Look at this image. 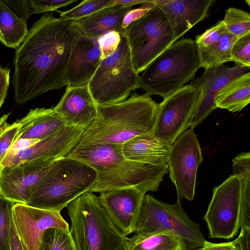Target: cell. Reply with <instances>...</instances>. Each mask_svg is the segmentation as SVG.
<instances>
[{
	"label": "cell",
	"instance_id": "1",
	"mask_svg": "<svg viewBox=\"0 0 250 250\" xmlns=\"http://www.w3.org/2000/svg\"><path fill=\"white\" fill-rule=\"evenodd\" d=\"M81 34L74 21L55 17L52 12L33 24L14 55L11 83L17 103L67 86V66Z\"/></svg>",
	"mask_w": 250,
	"mask_h": 250
},
{
	"label": "cell",
	"instance_id": "2",
	"mask_svg": "<svg viewBox=\"0 0 250 250\" xmlns=\"http://www.w3.org/2000/svg\"><path fill=\"white\" fill-rule=\"evenodd\" d=\"M158 106L150 95L137 93L120 103L97 104V117L79 143L123 145L136 136L152 133Z\"/></svg>",
	"mask_w": 250,
	"mask_h": 250
},
{
	"label": "cell",
	"instance_id": "3",
	"mask_svg": "<svg viewBox=\"0 0 250 250\" xmlns=\"http://www.w3.org/2000/svg\"><path fill=\"white\" fill-rule=\"evenodd\" d=\"M66 207L71 221L69 232L77 250H123L125 237L93 192H83Z\"/></svg>",
	"mask_w": 250,
	"mask_h": 250
},
{
	"label": "cell",
	"instance_id": "4",
	"mask_svg": "<svg viewBox=\"0 0 250 250\" xmlns=\"http://www.w3.org/2000/svg\"><path fill=\"white\" fill-rule=\"evenodd\" d=\"M200 68L195 41L186 38L173 42L139 76V87L163 99L194 79Z\"/></svg>",
	"mask_w": 250,
	"mask_h": 250
},
{
	"label": "cell",
	"instance_id": "5",
	"mask_svg": "<svg viewBox=\"0 0 250 250\" xmlns=\"http://www.w3.org/2000/svg\"><path fill=\"white\" fill-rule=\"evenodd\" d=\"M97 178V172L88 165L68 157L59 159L34 188L26 205L61 212L88 191Z\"/></svg>",
	"mask_w": 250,
	"mask_h": 250
},
{
	"label": "cell",
	"instance_id": "6",
	"mask_svg": "<svg viewBox=\"0 0 250 250\" xmlns=\"http://www.w3.org/2000/svg\"><path fill=\"white\" fill-rule=\"evenodd\" d=\"M133 232L139 236L169 234L182 239L187 250L203 247L208 243L201 231L200 224L190 219L180 200L168 204L148 194L143 197Z\"/></svg>",
	"mask_w": 250,
	"mask_h": 250
},
{
	"label": "cell",
	"instance_id": "7",
	"mask_svg": "<svg viewBox=\"0 0 250 250\" xmlns=\"http://www.w3.org/2000/svg\"><path fill=\"white\" fill-rule=\"evenodd\" d=\"M139 81L124 33L118 49L101 60L87 86L97 104L106 105L127 99L132 91L139 88Z\"/></svg>",
	"mask_w": 250,
	"mask_h": 250
},
{
	"label": "cell",
	"instance_id": "8",
	"mask_svg": "<svg viewBox=\"0 0 250 250\" xmlns=\"http://www.w3.org/2000/svg\"><path fill=\"white\" fill-rule=\"evenodd\" d=\"M124 34L138 74L173 43L169 23L155 5L145 15L130 24Z\"/></svg>",
	"mask_w": 250,
	"mask_h": 250
},
{
	"label": "cell",
	"instance_id": "9",
	"mask_svg": "<svg viewBox=\"0 0 250 250\" xmlns=\"http://www.w3.org/2000/svg\"><path fill=\"white\" fill-rule=\"evenodd\" d=\"M200 94V88L191 83L158 104L152 133L159 142L170 146L190 127Z\"/></svg>",
	"mask_w": 250,
	"mask_h": 250
},
{
	"label": "cell",
	"instance_id": "10",
	"mask_svg": "<svg viewBox=\"0 0 250 250\" xmlns=\"http://www.w3.org/2000/svg\"><path fill=\"white\" fill-rule=\"evenodd\" d=\"M212 197L204 216L209 237L233 238L241 229V183L231 175L213 189Z\"/></svg>",
	"mask_w": 250,
	"mask_h": 250
},
{
	"label": "cell",
	"instance_id": "11",
	"mask_svg": "<svg viewBox=\"0 0 250 250\" xmlns=\"http://www.w3.org/2000/svg\"><path fill=\"white\" fill-rule=\"evenodd\" d=\"M203 161L201 148L193 128H188L170 146L167 164L169 177L176 189L177 200H193L197 171Z\"/></svg>",
	"mask_w": 250,
	"mask_h": 250
},
{
	"label": "cell",
	"instance_id": "12",
	"mask_svg": "<svg viewBox=\"0 0 250 250\" xmlns=\"http://www.w3.org/2000/svg\"><path fill=\"white\" fill-rule=\"evenodd\" d=\"M168 172L167 163L155 165L125 159L116 168L97 173L96 181L88 191L101 192L135 188L145 193L149 191H156Z\"/></svg>",
	"mask_w": 250,
	"mask_h": 250
},
{
	"label": "cell",
	"instance_id": "13",
	"mask_svg": "<svg viewBox=\"0 0 250 250\" xmlns=\"http://www.w3.org/2000/svg\"><path fill=\"white\" fill-rule=\"evenodd\" d=\"M85 129L65 125L30 147L7 155L0 166L26 162L55 161L66 157L78 144Z\"/></svg>",
	"mask_w": 250,
	"mask_h": 250
},
{
	"label": "cell",
	"instance_id": "14",
	"mask_svg": "<svg viewBox=\"0 0 250 250\" xmlns=\"http://www.w3.org/2000/svg\"><path fill=\"white\" fill-rule=\"evenodd\" d=\"M55 161L0 166V193L14 203L26 204L34 188Z\"/></svg>",
	"mask_w": 250,
	"mask_h": 250
},
{
	"label": "cell",
	"instance_id": "15",
	"mask_svg": "<svg viewBox=\"0 0 250 250\" xmlns=\"http://www.w3.org/2000/svg\"><path fill=\"white\" fill-rule=\"evenodd\" d=\"M12 219L26 250H40L45 231L51 228L69 230L60 212L38 208L24 204L14 203Z\"/></svg>",
	"mask_w": 250,
	"mask_h": 250
},
{
	"label": "cell",
	"instance_id": "16",
	"mask_svg": "<svg viewBox=\"0 0 250 250\" xmlns=\"http://www.w3.org/2000/svg\"><path fill=\"white\" fill-rule=\"evenodd\" d=\"M250 68L237 64L232 67L224 64L205 70L191 83L200 88L198 102L189 128H194L215 109V98L219 91L229 82L249 71Z\"/></svg>",
	"mask_w": 250,
	"mask_h": 250
},
{
	"label": "cell",
	"instance_id": "17",
	"mask_svg": "<svg viewBox=\"0 0 250 250\" xmlns=\"http://www.w3.org/2000/svg\"><path fill=\"white\" fill-rule=\"evenodd\" d=\"M99 200L109 218L124 237L133 232L145 193L135 188L100 192Z\"/></svg>",
	"mask_w": 250,
	"mask_h": 250
},
{
	"label": "cell",
	"instance_id": "18",
	"mask_svg": "<svg viewBox=\"0 0 250 250\" xmlns=\"http://www.w3.org/2000/svg\"><path fill=\"white\" fill-rule=\"evenodd\" d=\"M213 0H153L165 15L172 30L173 42L208 15Z\"/></svg>",
	"mask_w": 250,
	"mask_h": 250
},
{
	"label": "cell",
	"instance_id": "19",
	"mask_svg": "<svg viewBox=\"0 0 250 250\" xmlns=\"http://www.w3.org/2000/svg\"><path fill=\"white\" fill-rule=\"evenodd\" d=\"M98 38L81 34L71 50L65 73L67 86L87 85L102 60Z\"/></svg>",
	"mask_w": 250,
	"mask_h": 250
},
{
	"label": "cell",
	"instance_id": "20",
	"mask_svg": "<svg viewBox=\"0 0 250 250\" xmlns=\"http://www.w3.org/2000/svg\"><path fill=\"white\" fill-rule=\"evenodd\" d=\"M53 108L68 126L86 129L97 115V104L87 85L66 86L63 95Z\"/></svg>",
	"mask_w": 250,
	"mask_h": 250
},
{
	"label": "cell",
	"instance_id": "21",
	"mask_svg": "<svg viewBox=\"0 0 250 250\" xmlns=\"http://www.w3.org/2000/svg\"><path fill=\"white\" fill-rule=\"evenodd\" d=\"M132 8L125 5L108 7L74 22L82 34L90 38H98L112 31L124 33L123 19Z\"/></svg>",
	"mask_w": 250,
	"mask_h": 250
},
{
	"label": "cell",
	"instance_id": "22",
	"mask_svg": "<svg viewBox=\"0 0 250 250\" xmlns=\"http://www.w3.org/2000/svg\"><path fill=\"white\" fill-rule=\"evenodd\" d=\"M20 124L19 139L41 140L66 125L54 108L31 109Z\"/></svg>",
	"mask_w": 250,
	"mask_h": 250
},
{
	"label": "cell",
	"instance_id": "23",
	"mask_svg": "<svg viewBox=\"0 0 250 250\" xmlns=\"http://www.w3.org/2000/svg\"><path fill=\"white\" fill-rule=\"evenodd\" d=\"M170 146L157 140L152 133L136 136L123 145L125 159L151 165L167 161Z\"/></svg>",
	"mask_w": 250,
	"mask_h": 250
},
{
	"label": "cell",
	"instance_id": "24",
	"mask_svg": "<svg viewBox=\"0 0 250 250\" xmlns=\"http://www.w3.org/2000/svg\"><path fill=\"white\" fill-rule=\"evenodd\" d=\"M250 102V72L233 79L218 92L215 98L217 108L239 112Z\"/></svg>",
	"mask_w": 250,
	"mask_h": 250
},
{
	"label": "cell",
	"instance_id": "25",
	"mask_svg": "<svg viewBox=\"0 0 250 250\" xmlns=\"http://www.w3.org/2000/svg\"><path fill=\"white\" fill-rule=\"evenodd\" d=\"M29 32L26 21L0 0V41L6 47L16 49Z\"/></svg>",
	"mask_w": 250,
	"mask_h": 250
},
{
	"label": "cell",
	"instance_id": "26",
	"mask_svg": "<svg viewBox=\"0 0 250 250\" xmlns=\"http://www.w3.org/2000/svg\"><path fill=\"white\" fill-rule=\"evenodd\" d=\"M123 250H187L181 238L167 233L125 237Z\"/></svg>",
	"mask_w": 250,
	"mask_h": 250
},
{
	"label": "cell",
	"instance_id": "27",
	"mask_svg": "<svg viewBox=\"0 0 250 250\" xmlns=\"http://www.w3.org/2000/svg\"><path fill=\"white\" fill-rule=\"evenodd\" d=\"M237 39L228 32L215 44L206 48H197L200 67L207 70L231 61V48Z\"/></svg>",
	"mask_w": 250,
	"mask_h": 250
},
{
	"label": "cell",
	"instance_id": "28",
	"mask_svg": "<svg viewBox=\"0 0 250 250\" xmlns=\"http://www.w3.org/2000/svg\"><path fill=\"white\" fill-rule=\"evenodd\" d=\"M40 250H77L69 230L51 228L44 232Z\"/></svg>",
	"mask_w": 250,
	"mask_h": 250
},
{
	"label": "cell",
	"instance_id": "29",
	"mask_svg": "<svg viewBox=\"0 0 250 250\" xmlns=\"http://www.w3.org/2000/svg\"><path fill=\"white\" fill-rule=\"evenodd\" d=\"M223 21L228 32L238 39L250 33V14L247 11L230 7Z\"/></svg>",
	"mask_w": 250,
	"mask_h": 250
},
{
	"label": "cell",
	"instance_id": "30",
	"mask_svg": "<svg viewBox=\"0 0 250 250\" xmlns=\"http://www.w3.org/2000/svg\"><path fill=\"white\" fill-rule=\"evenodd\" d=\"M115 5L116 0H87L68 10L56 11L60 13V18L62 19L76 21L104 8Z\"/></svg>",
	"mask_w": 250,
	"mask_h": 250
},
{
	"label": "cell",
	"instance_id": "31",
	"mask_svg": "<svg viewBox=\"0 0 250 250\" xmlns=\"http://www.w3.org/2000/svg\"><path fill=\"white\" fill-rule=\"evenodd\" d=\"M14 204L0 193V250H10V227Z\"/></svg>",
	"mask_w": 250,
	"mask_h": 250
},
{
	"label": "cell",
	"instance_id": "32",
	"mask_svg": "<svg viewBox=\"0 0 250 250\" xmlns=\"http://www.w3.org/2000/svg\"><path fill=\"white\" fill-rule=\"evenodd\" d=\"M20 124L5 122L0 127V165L7 154L19 139Z\"/></svg>",
	"mask_w": 250,
	"mask_h": 250
},
{
	"label": "cell",
	"instance_id": "33",
	"mask_svg": "<svg viewBox=\"0 0 250 250\" xmlns=\"http://www.w3.org/2000/svg\"><path fill=\"white\" fill-rule=\"evenodd\" d=\"M77 1V0H26L30 16L33 14L52 12Z\"/></svg>",
	"mask_w": 250,
	"mask_h": 250
},
{
	"label": "cell",
	"instance_id": "34",
	"mask_svg": "<svg viewBox=\"0 0 250 250\" xmlns=\"http://www.w3.org/2000/svg\"><path fill=\"white\" fill-rule=\"evenodd\" d=\"M231 61L250 68V33L237 39L233 43Z\"/></svg>",
	"mask_w": 250,
	"mask_h": 250
},
{
	"label": "cell",
	"instance_id": "35",
	"mask_svg": "<svg viewBox=\"0 0 250 250\" xmlns=\"http://www.w3.org/2000/svg\"><path fill=\"white\" fill-rule=\"evenodd\" d=\"M228 32L223 20L196 36L195 42L197 48H206L216 43Z\"/></svg>",
	"mask_w": 250,
	"mask_h": 250
},
{
	"label": "cell",
	"instance_id": "36",
	"mask_svg": "<svg viewBox=\"0 0 250 250\" xmlns=\"http://www.w3.org/2000/svg\"><path fill=\"white\" fill-rule=\"evenodd\" d=\"M241 183L240 229H250V179L239 178Z\"/></svg>",
	"mask_w": 250,
	"mask_h": 250
},
{
	"label": "cell",
	"instance_id": "37",
	"mask_svg": "<svg viewBox=\"0 0 250 250\" xmlns=\"http://www.w3.org/2000/svg\"><path fill=\"white\" fill-rule=\"evenodd\" d=\"M123 34L124 33L112 31L98 38V42L101 51L102 60L116 51L121 42Z\"/></svg>",
	"mask_w": 250,
	"mask_h": 250
},
{
	"label": "cell",
	"instance_id": "38",
	"mask_svg": "<svg viewBox=\"0 0 250 250\" xmlns=\"http://www.w3.org/2000/svg\"><path fill=\"white\" fill-rule=\"evenodd\" d=\"M233 174L239 178L250 179V153L241 152L232 160Z\"/></svg>",
	"mask_w": 250,
	"mask_h": 250
},
{
	"label": "cell",
	"instance_id": "39",
	"mask_svg": "<svg viewBox=\"0 0 250 250\" xmlns=\"http://www.w3.org/2000/svg\"><path fill=\"white\" fill-rule=\"evenodd\" d=\"M151 2L143 4L137 8H132L125 15L122 23V28L125 31L127 26L133 21L140 19L148 13L155 6Z\"/></svg>",
	"mask_w": 250,
	"mask_h": 250
},
{
	"label": "cell",
	"instance_id": "40",
	"mask_svg": "<svg viewBox=\"0 0 250 250\" xmlns=\"http://www.w3.org/2000/svg\"><path fill=\"white\" fill-rule=\"evenodd\" d=\"M243 235L240 233L239 236L234 241L221 243H208L205 246L191 250H234L242 242Z\"/></svg>",
	"mask_w": 250,
	"mask_h": 250
},
{
	"label": "cell",
	"instance_id": "41",
	"mask_svg": "<svg viewBox=\"0 0 250 250\" xmlns=\"http://www.w3.org/2000/svg\"><path fill=\"white\" fill-rule=\"evenodd\" d=\"M10 70L0 65V109L6 98L9 86Z\"/></svg>",
	"mask_w": 250,
	"mask_h": 250
},
{
	"label": "cell",
	"instance_id": "42",
	"mask_svg": "<svg viewBox=\"0 0 250 250\" xmlns=\"http://www.w3.org/2000/svg\"><path fill=\"white\" fill-rule=\"evenodd\" d=\"M10 250H26L16 230L12 218L10 227Z\"/></svg>",
	"mask_w": 250,
	"mask_h": 250
},
{
	"label": "cell",
	"instance_id": "43",
	"mask_svg": "<svg viewBox=\"0 0 250 250\" xmlns=\"http://www.w3.org/2000/svg\"><path fill=\"white\" fill-rule=\"evenodd\" d=\"M39 140L18 139L12 146L7 155L15 154L21 150L28 148L35 144Z\"/></svg>",
	"mask_w": 250,
	"mask_h": 250
},
{
	"label": "cell",
	"instance_id": "44",
	"mask_svg": "<svg viewBox=\"0 0 250 250\" xmlns=\"http://www.w3.org/2000/svg\"><path fill=\"white\" fill-rule=\"evenodd\" d=\"M153 0H116V5H125L133 6L137 4H143L151 2Z\"/></svg>",
	"mask_w": 250,
	"mask_h": 250
},
{
	"label": "cell",
	"instance_id": "45",
	"mask_svg": "<svg viewBox=\"0 0 250 250\" xmlns=\"http://www.w3.org/2000/svg\"><path fill=\"white\" fill-rule=\"evenodd\" d=\"M243 236L242 243L234 250H250V242Z\"/></svg>",
	"mask_w": 250,
	"mask_h": 250
},
{
	"label": "cell",
	"instance_id": "46",
	"mask_svg": "<svg viewBox=\"0 0 250 250\" xmlns=\"http://www.w3.org/2000/svg\"><path fill=\"white\" fill-rule=\"evenodd\" d=\"M9 115L10 113L4 114L0 118V127L5 122H6Z\"/></svg>",
	"mask_w": 250,
	"mask_h": 250
}]
</instances>
